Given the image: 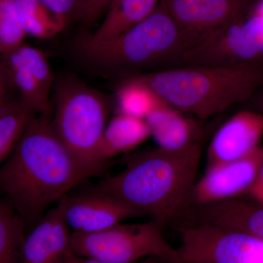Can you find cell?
Returning a JSON list of instances; mask_svg holds the SVG:
<instances>
[{"label": "cell", "mask_w": 263, "mask_h": 263, "mask_svg": "<svg viewBox=\"0 0 263 263\" xmlns=\"http://www.w3.org/2000/svg\"><path fill=\"white\" fill-rule=\"evenodd\" d=\"M17 97H18V92L0 53V107Z\"/></svg>", "instance_id": "484cf974"}, {"label": "cell", "mask_w": 263, "mask_h": 263, "mask_svg": "<svg viewBox=\"0 0 263 263\" xmlns=\"http://www.w3.org/2000/svg\"><path fill=\"white\" fill-rule=\"evenodd\" d=\"M95 175L65 146L49 116H35L0 165V191L23 221L34 228L52 204Z\"/></svg>", "instance_id": "6da1fadb"}, {"label": "cell", "mask_w": 263, "mask_h": 263, "mask_svg": "<svg viewBox=\"0 0 263 263\" xmlns=\"http://www.w3.org/2000/svg\"><path fill=\"white\" fill-rule=\"evenodd\" d=\"M25 228L6 197L0 198V263L23 262Z\"/></svg>", "instance_id": "7402d4cb"}, {"label": "cell", "mask_w": 263, "mask_h": 263, "mask_svg": "<svg viewBox=\"0 0 263 263\" xmlns=\"http://www.w3.org/2000/svg\"><path fill=\"white\" fill-rule=\"evenodd\" d=\"M202 143L178 151L160 147L132 156L121 172L95 190L135 208L162 226L180 219L191 205Z\"/></svg>", "instance_id": "7a4b0ae2"}, {"label": "cell", "mask_w": 263, "mask_h": 263, "mask_svg": "<svg viewBox=\"0 0 263 263\" xmlns=\"http://www.w3.org/2000/svg\"><path fill=\"white\" fill-rule=\"evenodd\" d=\"M118 114L146 118L165 103L155 91L136 78L120 81L116 91Z\"/></svg>", "instance_id": "ffe728a7"}, {"label": "cell", "mask_w": 263, "mask_h": 263, "mask_svg": "<svg viewBox=\"0 0 263 263\" xmlns=\"http://www.w3.org/2000/svg\"><path fill=\"white\" fill-rule=\"evenodd\" d=\"M184 223H206L237 230L263 240V205L254 200L230 199L189 208Z\"/></svg>", "instance_id": "4fadbf2b"}, {"label": "cell", "mask_w": 263, "mask_h": 263, "mask_svg": "<svg viewBox=\"0 0 263 263\" xmlns=\"http://www.w3.org/2000/svg\"><path fill=\"white\" fill-rule=\"evenodd\" d=\"M246 195L250 197L251 200L263 205V164L255 181Z\"/></svg>", "instance_id": "4316f807"}, {"label": "cell", "mask_w": 263, "mask_h": 263, "mask_svg": "<svg viewBox=\"0 0 263 263\" xmlns=\"http://www.w3.org/2000/svg\"><path fill=\"white\" fill-rule=\"evenodd\" d=\"M134 78L170 106L204 122L253 96L263 84V62L182 66Z\"/></svg>", "instance_id": "277c9868"}, {"label": "cell", "mask_w": 263, "mask_h": 263, "mask_svg": "<svg viewBox=\"0 0 263 263\" xmlns=\"http://www.w3.org/2000/svg\"><path fill=\"white\" fill-rule=\"evenodd\" d=\"M64 200V216L71 233H95L146 216L122 200L95 190L74 197L67 195Z\"/></svg>", "instance_id": "8fae6325"}, {"label": "cell", "mask_w": 263, "mask_h": 263, "mask_svg": "<svg viewBox=\"0 0 263 263\" xmlns=\"http://www.w3.org/2000/svg\"><path fill=\"white\" fill-rule=\"evenodd\" d=\"M46 8L57 16L60 17L68 23L69 21L75 18L77 10L78 0H39Z\"/></svg>", "instance_id": "d4e9b609"}, {"label": "cell", "mask_w": 263, "mask_h": 263, "mask_svg": "<svg viewBox=\"0 0 263 263\" xmlns=\"http://www.w3.org/2000/svg\"><path fill=\"white\" fill-rule=\"evenodd\" d=\"M63 263H117L107 262V261L100 260V259L87 258V257H79L76 255L71 252H68L67 255L65 256ZM131 263H157L153 259H148V260L143 261V262H131Z\"/></svg>", "instance_id": "83f0119b"}, {"label": "cell", "mask_w": 263, "mask_h": 263, "mask_svg": "<svg viewBox=\"0 0 263 263\" xmlns=\"http://www.w3.org/2000/svg\"><path fill=\"white\" fill-rule=\"evenodd\" d=\"M262 164L263 147L259 146L242 158L206 168L194 186L190 207L226 201L246 195Z\"/></svg>", "instance_id": "30bf717a"}, {"label": "cell", "mask_w": 263, "mask_h": 263, "mask_svg": "<svg viewBox=\"0 0 263 263\" xmlns=\"http://www.w3.org/2000/svg\"><path fill=\"white\" fill-rule=\"evenodd\" d=\"M151 137L144 119L117 114L107 124L100 146V158L104 164L118 155L136 149Z\"/></svg>", "instance_id": "e0dca14e"}, {"label": "cell", "mask_w": 263, "mask_h": 263, "mask_svg": "<svg viewBox=\"0 0 263 263\" xmlns=\"http://www.w3.org/2000/svg\"><path fill=\"white\" fill-rule=\"evenodd\" d=\"M64 197L26 235L22 263H63L71 232L64 216Z\"/></svg>", "instance_id": "5bb4252c"}, {"label": "cell", "mask_w": 263, "mask_h": 263, "mask_svg": "<svg viewBox=\"0 0 263 263\" xmlns=\"http://www.w3.org/2000/svg\"><path fill=\"white\" fill-rule=\"evenodd\" d=\"M263 62V10L231 24L185 53L183 66L237 65Z\"/></svg>", "instance_id": "9c48e42d"}, {"label": "cell", "mask_w": 263, "mask_h": 263, "mask_svg": "<svg viewBox=\"0 0 263 263\" xmlns=\"http://www.w3.org/2000/svg\"><path fill=\"white\" fill-rule=\"evenodd\" d=\"M164 226L154 219L118 224L95 233H71L70 250L76 255L107 262L131 263L152 257L176 262L177 249L164 237Z\"/></svg>", "instance_id": "8992f818"}, {"label": "cell", "mask_w": 263, "mask_h": 263, "mask_svg": "<svg viewBox=\"0 0 263 263\" xmlns=\"http://www.w3.org/2000/svg\"><path fill=\"white\" fill-rule=\"evenodd\" d=\"M112 0H78L75 19L86 28L101 18L106 13Z\"/></svg>", "instance_id": "cb8c5ba5"}, {"label": "cell", "mask_w": 263, "mask_h": 263, "mask_svg": "<svg viewBox=\"0 0 263 263\" xmlns=\"http://www.w3.org/2000/svg\"><path fill=\"white\" fill-rule=\"evenodd\" d=\"M1 56L19 98L37 116H48L49 95L43 90L34 72L13 50L1 53Z\"/></svg>", "instance_id": "ac0fdd59"}, {"label": "cell", "mask_w": 263, "mask_h": 263, "mask_svg": "<svg viewBox=\"0 0 263 263\" xmlns=\"http://www.w3.org/2000/svg\"><path fill=\"white\" fill-rule=\"evenodd\" d=\"M13 0H0V53L23 44L27 37Z\"/></svg>", "instance_id": "603a6c76"}, {"label": "cell", "mask_w": 263, "mask_h": 263, "mask_svg": "<svg viewBox=\"0 0 263 263\" xmlns=\"http://www.w3.org/2000/svg\"><path fill=\"white\" fill-rule=\"evenodd\" d=\"M159 0H112L100 26L82 36L91 42H104L117 37L152 14Z\"/></svg>", "instance_id": "2e32d148"}, {"label": "cell", "mask_w": 263, "mask_h": 263, "mask_svg": "<svg viewBox=\"0 0 263 263\" xmlns=\"http://www.w3.org/2000/svg\"><path fill=\"white\" fill-rule=\"evenodd\" d=\"M175 263H263V240L206 223H181Z\"/></svg>", "instance_id": "52a82bcc"}, {"label": "cell", "mask_w": 263, "mask_h": 263, "mask_svg": "<svg viewBox=\"0 0 263 263\" xmlns=\"http://www.w3.org/2000/svg\"><path fill=\"white\" fill-rule=\"evenodd\" d=\"M79 58L91 70L119 81L182 67L187 48L164 7L117 37L76 43Z\"/></svg>", "instance_id": "3957f363"}, {"label": "cell", "mask_w": 263, "mask_h": 263, "mask_svg": "<svg viewBox=\"0 0 263 263\" xmlns=\"http://www.w3.org/2000/svg\"><path fill=\"white\" fill-rule=\"evenodd\" d=\"M249 3V0H165L162 6L190 51L243 18Z\"/></svg>", "instance_id": "ba28073f"}, {"label": "cell", "mask_w": 263, "mask_h": 263, "mask_svg": "<svg viewBox=\"0 0 263 263\" xmlns=\"http://www.w3.org/2000/svg\"><path fill=\"white\" fill-rule=\"evenodd\" d=\"M245 104H247L248 108L259 112L263 115V84Z\"/></svg>", "instance_id": "f1b7e54d"}, {"label": "cell", "mask_w": 263, "mask_h": 263, "mask_svg": "<svg viewBox=\"0 0 263 263\" xmlns=\"http://www.w3.org/2000/svg\"><path fill=\"white\" fill-rule=\"evenodd\" d=\"M19 21L26 34L39 39L55 37L67 22L57 16L39 0H13Z\"/></svg>", "instance_id": "44dd1931"}, {"label": "cell", "mask_w": 263, "mask_h": 263, "mask_svg": "<svg viewBox=\"0 0 263 263\" xmlns=\"http://www.w3.org/2000/svg\"><path fill=\"white\" fill-rule=\"evenodd\" d=\"M108 113L105 98L95 89L72 80L59 86L53 127L72 155L95 174L104 164L100 146Z\"/></svg>", "instance_id": "5b68a950"}, {"label": "cell", "mask_w": 263, "mask_h": 263, "mask_svg": "<svg viewBox=\"0 0 263 263\" xmlns=\"http://www.w3.org/2000/svg\"><path fill=\"white\" fill-rule=\"evenodd\" d=\"M157 147L178 151L202 143L205 135L202 121L164 103L145 119Z\"/></svg>", "instance_id": "9a60e30c"}, {"label": "cell", "mask_w": 263, "mask_h": 263, "mask_svg": "<svg viewBox=\"0 0 263 263\" xmlns=\"http://www.w3.org/2000/svg\"><path fill=\"white\" fill-rule=\"evenodd\" d=\"M35 116L19 96L0 107V165L14 151Z\"/></svg>", "instance_id": "d6986e66"}, {"label": "cell", "mask_w": 263, "mask_h": 263, "mask_svg": "<svg viewBox=\"0 0 263 263\" xmlns=\"http://www.w3.org/2000/svg\"><path fill=\"white\" fill-rule=\"evenodd\" d=\"M263 115L247 108L235 114L219 128L207 150L206 168L245 157L259 146Z\"/></svg>", "instance_id": "7c38bea8"}]
</instances>
